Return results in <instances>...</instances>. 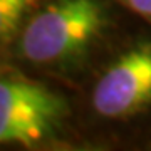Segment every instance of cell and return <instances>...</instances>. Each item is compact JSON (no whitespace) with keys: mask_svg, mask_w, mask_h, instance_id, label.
Segmentation results:
<instances>
[{"mask_svg":"<svg viewBox=\"0 0 151 151\" xmlns=\"http://www.w3.org/2000/svg\"><path fill=\"white\" fill-rule=\"evenodd\" d=\"M151 104V44L124 52L101 76L92 106L104 118H126Z\"/></svg>","mask_w":151,"mask_h":151,"instance_id":"3957f363","label":"cell"},{"mask_svg":"<svg viewBox=\"0 0 151 151\" xmlns=\"http://www.w3.org/2000/svg\"><path fill=\"white\" fill-rule=\"evenodd\" d=\"M124 2H126L136 14H141V15L151 19V0H124Z\"/></svg>","mask_w":151,"mask_h":151,"instance_id":"5b68a950","label":"cell"},{"mask_svg":"<svg viewBox=\"0 0 151 151\" xmlns=\"http://www.w3.org/2000/svg\"><path fill=\"white\" fill-rule=\"evenodd\" d=\"M37 4L39 0H0V44L7 42L19 30Z\"/></svg>","mask_w":151,"mask_h":151,"instance_id":"277c9868","label":"cell"},{"mask_svg":"<svg viewBox=\"0 0 151 151\" xmlns=\"http://www.w3.org/2000/svg\"><path fill=\"white\" fill-rule=\"evenodd\" d=\"M65 111L67 103L52 89L0 76V145H40L59 129Z\"/></svg>","mask_w":151,"mask_h":151,"instance_id":"7a4b0ae2","label":"cell"},{"mask_svg":"<svg viewBox=\"0 0 151 151\" xmlns=\"http://www.w3.org/2000/svg\"><path fill=\"white\" fill-rule=\"evenodd\" d=\"M99 0H55L30 19L20 37V52L35 64L62 62L82 50L104 27Z\"/></svg>","mask_w":151,"mask_h":151,"instance_id":"6da1fadb","label":"cell"}]
</instances>
